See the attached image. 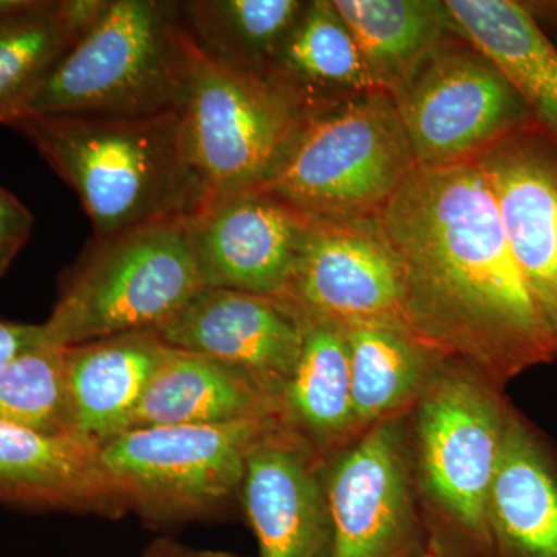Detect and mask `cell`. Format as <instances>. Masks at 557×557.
<instances>
[{"label":"cell","mask_w":557,"mask_h":557,"mask_svg":"<svg viewBox=\"0 0 557 557\" xmlns=\"http://www.w3.org/2000/svg\"><path fill=\"white\" fill-rule=\"evenodd\" d=\"M406 324L500 388L557 361L478 161L417 168L380 212Z\"/></svg>","instance_id":"6da1fadb"},{"label":"cell","mask_w":557,"mask_h":557,"mask_svg":"<svg viewBox=\"0 0 557 557\" xmlns=\"http://www.w3.org/2000/svg\"><path fill=\"white\" fill-rule=\"evenodd\" d=\"M9 126L30 139L78 194L97 240L146 223L193 218L208 197L183 143L180 110L145 116L32 115Z\"/></svg>","instance_id":"7a4b0ae2"},{"label":"cell","mask_w":557,"mask_h":557,"mask_svg":"<svg viewBox=\"0 0 557 557\" xmlns=\"http://www.w3.org/2000/svg\"><path fill=\"white\" fill-rule=\"evenodd\" d=\"M509 408L505 388L446 357L408 412L418 511L437 557H494L487 504Z\"/></svg>","instance_id":"3957f363"},{"label":"cell","mask_w":557,"mask_h":557,"mask_svg":"<svg viewBox=\"0 0 557 557\" xmlns=\"http://www.w3.org/2000/svg\"><path fill=\"white\" fill-rule=\"evenodd\" d=\"M188 35L178 2L104 0L97 20L11 121L174 112L185 101Z\"/></svg>","instance_id":"277c9868"},{"label":"cell","mask_w":557,"mask_h":557,"mask_svg":"<svg viewBox=\"0 0 557 557\" xmlns=\"http://www.w3.org/2000/svg\"><path fill=\"white\" fill-rule=\"evenodd\" d=\"M417 170L384 89L354 95L304 120L260 188L319 222L376 219Z\"/></svg>","instance_id":"5b68a950"},{"label":"cell","mask_w":557,"mask_h":557,"mask_svg":"<svg viewBox=\"0 0 557 557\" xmlns=\"http://www.w3.org/2000/svg\"><path fill=\"white\" fill-rule=\"evenodd\" d=\"M190 218L146 223L97 240L44 322V343L75 347L156 330L200 288Z\"/></svg>","instance_id":"8992f818"},{"label":"cell","mask_w":557,"mask_h":557,"mask_svg":"<svg viewBox=\"0 0 557 557\" xmlns=\"http://www.w3.org/2000/svg\"><path fill=\"white\" fill-rule=\"evenodd\" d=\"M278 420L135 429L102 445L101 461L127 508L148 522L200 519L240 493L249 450Z\"/></svg>","instance_id":"52a82bcc"},{"label":"cell","mask_w":557,"mask_h":557,"mask_svg":"<svg viewBox=\"0 0 557 557\" xmlns=\"http://www.w3.org/2000/svg\"><path fill=\"white\" fill-rule=\"evenodd\" d=\"M388 94L417 168L471 163L536 119L502 70L461 35L429 49Z\"/></svg>","instance_id":"ba28073f"},{"label":"cell","mask_w":557,"mask_h":557,"mask_svg":"<svg viewBox=\"0 0 557 557\" xmlns=\"http://www.w3.org/2000/svg\"><path fill=\"white\" fill-rule=\"evenodd\" d=\"M180 119L208 205L260 188L302 124L265 83L214 64L189 35Z\"/></svg>","instance_id":"9c48e42d"},{"label":"cell","mask_w":557,"mask_h":557,"mask_svg":"<svg viewBox=\"0 0 557 557\" xmlns=\"http://www.w3.org/2000/svg\"><path fill=\"white\" fill-rule=\"evenodd\" d=\"M330 557H423L408 442V413L381 421L324 463Z\"/></svg>","instance_id":"30bf717a"},{"label":"cell","mask_w":557,"mask_h":557,"mask_svg":"<svg viewBox=\"0 0 557 557\" xmlns=\"http://www.w3.org/2000/svg\"><path fill=\"white\" fill-rule=\"evenodd\" d=\"M298 321L405 322L401 282L379 218L310 220L298 260L276 298Z\"/></svg>","instance_id":"8fae6325"},{"label":"cell","mask_w":557,"mask_h":557,"mask_svg":"<svg viewBox=\"0 0 557 557\" xmlns=\"http://www.w3.org/2000/svg\"><path fill=\"white\" fill-rule=\"evenodd\" d=\"M475 161L557 357V131L533 119Z\"/></svg>","instance_id":"7c38bea8"},{"label":"cell","mask_w":557,"mask_h":557,"mask_svg":"<svg viewBox=\"0 0 557 557\" xmlns=\"http://www.w3.org/2000/svg\"><path fill=\"white\" fill-rule=\"evenodd\" d=\"M153 332L166 346L236 370L278 405L302 346V325L276 298L230 288H200Z\"/></svg>","instance_id":"4fadbf2b"},{"label":"cell","mask_w":557,"mask_h":557,"mask_svg":"<svg viewBox=\"0 0 557 557\" xmlns=\"http://www.w3.org/2000/svg\"><path fill=\"white\" fill-rule=\"evenodd\" d=\"M324 463L282 420L249 450L240 496L259 557H330Z\"/></svg>","instance_id":"5bb4252c"},{"label":"cell","mask_w":557,"mask_h":557,"mask_svg":"<svg viewBox=\"0 0 557 557\" xmlns=\"http://www.w3.org/2000/svg\"><path fill=\"white\" fill-rule=\"evenodd\" d=\"M309 223L262 190L208 205L190 218L205 287L277 298L295 269Z\"/></svg>","instance_id":"9a60e30c"},{"label":"cell","mask_w":557,"mask_h":557,"mask_svg":"<svg viewBox=\"0 0 557 557\" xmlns=\"http://www.w3.org/2000/svg\"><path fill=\"white\" fill-rule=\"evenodd\" d=\"M0 502L110 518L129 509L102 465L100 448L2 421Z\"/></svg>","instance_id":"2e32d148"},{"label":"cell","mask_w":557,"mask_h":557,"mask_svg":"<svg viewBox=\"0 0 557 557\" xmlns=\"http://www.w3.org/2000/svg\"><path fill=\"white\" fill-rule=\"evenodd\" d=\"M487 527L494 557H557V448L512 405Z\"/></svg>","instance_id":"e0dca14e"},{"label":"cell","mask_w":557,"mask_h":557,"mask_svg":"<svg viewBox=\"0 0 557 557\" xmlns=\"http://www.w3.org/2000/svg\"><path fill=\"white\" fill-rule=\"evenodd\" d=\"M270 417L281 418V405L247 376L214 359L164 344L126 432Z\"/></svg>","instance_id":"ac0fdd59"},{"label":"cell","mask_w":557,"mask_h":557,"mask_svg":"<svg viewBox=\"0 0 557 557\" xmlns=\"http://www.w3.org/2000/svg\"><path fill=\"white\" fill-rule=\"evenodd\" d=\"M265 84L302 121L348 97L379 89L333 0L307 2Z\"/></svg>","instance_id":"d6986e66"},{"label":"cell","mask_w":557,"mask_h":557,"mask_svg":"<svg viewBox=\"0 0 557 557\" xmlns=\"http://www.w3.org/2000/svg\"><path fill=\"white\" fill-rule=\"evenodd\" d=\"M163 346L141 330L67 347L73 437L101 448L127 431Z\"/></svg>","instance_id":"ffe728a7"},{"label":"cell","mask_w":557,"mask_h":557,"mask_svg":"<svg viewBox=\"0 0 557 557\" xmlns=\"http://www.w3.org/2000/svg\"><path fill=\"white\" fill-rule=\"evenodd\" d=\"M344 329L355 428L361 434L381 421L408 413L446 355L405 322H354Z\"/></svg>","instance_id":"44dd1931"},{"label":"cell","mask_w":557,"mask_h":557,"mask_svg":"<svg viewBox=\"0 0 557 557\" xmlns=\"http://www.w3.org/2000/svg\"><path fill=\"white\" fill-rule=\"evenodd\" d=\"M457 32L490 58L534 116L557 131V44L525 3L445 0Z\"/></svg>","instance_id":"7402d4cb"},{"label":"cell","mask_w":557,"mask_h":557,"mask_svg":"<svg viewBox=\"0 0 557 557\" xmlns=\"http://www.w3.org/2000/svg\"><path fill=\"white\" fill-rule=\"evenodd\" d=\"M302 346L281 397V418L322 458L357 437L346 329L329 321H299Z\"/></svg>","instance_id":"603a6c76"},{"label":"cell","mask_w":557,"mask_h":557,"mask_svg":"<svg viewBox=\"0 0 557 557\" xmlns=\"http://www.w3.org/2000/svg\"><path fill=\"white\" fill-rule=\"evenodd\" d=\"M104 0H0V124L97 20Z\"/></svg>","instance_id":"cb8c5ba5"},{"label":"cell","mask_w":557,"mask_h":557,"mask_svg":"<svg viewBox=\"0 0 557 557\" xmlns=\"http://www.w3.org/2000/svg\"><path fill=\"white\" fill-rule=\"evenodd\" d=\"M306 5L300 0L178 2L189 38L208 60L262 83Z\"/></svg>","instance_id":"d4e9b609"},{"label":"cell","mask_w":557,"mask_h":557,"mask_svg":"<svg viewBox=\"0 0 557 557\" xmlns=\"http://www.w3.org/2000/svg\"><path fill=\"white\" fill-rule=\"evenodd\" d=\"M370 78L391 90L429 49L460 35L438 0H333Z\"/></svg>","instance_id":"484cf974"},{"label":"cell","mask_w":557,"mask_h":557,"mask_svg":"<svg viewBox=\"0 0 557 557\" xmlns=\"http://www.w3.org/2000/svg\"><path fill=\"white\" fill-rule=\"evenodd\" d=\"M0 421L73 437L67 347L44 344L0 369Z\"/></svg>","instance_id":"4316f807"},{"label":"cell","mask_w":557,"mask_h":557,"mask_svg":"<svg viewBox=\"0 0 557 557\" xmlns=\"http://www.w3.org/2000/svg\"><path fill=\"white\" fill-rule=\"evenodd\" d=\"M35 218L10 190L0 186V276L30 239Z\"/></svg>","instance_id":"83f0119b"},{"label":"cell","mask_w":557,"mask_h":557,"mask_svg":"<svg viewBox=\"0 0 557 557\" xmlns=\"http://www.w3.org/2000/svg\"><path fill=\"white\" fill-rule=\"evenodd\" d=\"M44 344L42 325L0 319V369Z\"/></svg>","instance_id":"f1b7e54d"},{"label":"cell","mask_w":557,"mask_h":557,"mask_svg":"<svg viewBox=\"0 0 557 557\" xmlns=\"http://www.w3.org/2000/svg\"><path fill=\"white\" fill-rule=\"evenodd\" d=\"M141 557H239L225 552L212 549H196L188 545L178 544L171 539H159L145 549Z\"/></svg>","instance_id":"f546056e"},{"label":"cell","mask_w":557,"mask_h":557,"mask_svg":"<svg viewBox=\"0 0 557 557\" xmlns=\"http://www.w3.org/2000/svg\"><path fill=\"white\" fill-rule=\"evenodd\" d=\"M542 5H544L545 9L553 10L557 13V2L542 3Z\"/></svg>","instance_id":"4dcf8cb0"},{"label":"cell","mask_w":557,"mask_h":557,"mask_svg":"<svg viewBox=\"0 0 557 557\" xmlns=\"http://www.w3.org/2000/svg\"><path fill=\"white\" fill-rule=\"evenodd\" d=\"M423 557H437V556H435L434 553L426 552V553H424Z\"/></svg>","instance_id":"1f68e13d"}]
</instances>
